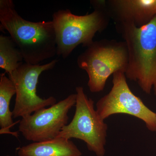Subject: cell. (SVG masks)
Returning <instances> with one entry per match:
<instances>
[{
	"instance_id": "12",
	"label": "cell",
	"mask_w": 156,
	"mask_h": 156,
	"mask_svg": "<svg viewBox=\"0 0 156 156\" xmlns=\"http://www.w3.org/2000/svg\"><path fill=\"white\" fill-rule=\"evenodd\" d=\"M22 52L10 36L0 35V68L9 76L23 63Z\"/></svg>"
},
{
	"instance_id": "3",
	"label": "cell",
	"mask_w": 156,
	"mask_h": 156,
	"mask_svg": "<svg viewBox=\"0 0 156 156\" xmlns=\"http://www.w3.org/2000/svg\"><path fill=\"white\" fill-rule=\"evenodd\" d=\"M90 3L94 11L86 15H76L68 9L53 13L56 55L66 58L79 45L87 48L94 42L95 35L108 26L111 19L105 8L104 0H92Z\"/></svg>"
},
{
	"instance_id": "11",
	"label": "cell",
	"mask_w": 156,
	"mask_h": 156,
	"mask_svg": "<svg viewBox=\"0 0 156 156\" xmlns=\"http://www.w3.org/2000/svg\"><path fill=\"white\" fill-rule=\"evenodd\" d=\"M16 95V89L13 82L5 75L0 76V134H11L18 137L17 132H12L11 128L15 125L13 121V112L10 110V102Z\"/></svg>"
},
{
	"instance_id": "7",
	"label": "cell",
	"mask_w": 156,
	"mask_h": 156,
	"mask_svg": "<svg viewBox=\"0 0 156 156\" xmlns=\"http://www.w3.org/2000/svg\"><path fill=\"white\" fill-rule=\"evenodd\" d=\"M58 62L53 59L44 65L23 63L9 77L16 89V98L13 111V118L27 116L46 107L56 103L53 96L42 98L37 95L39 78L42 73L53 69Z\"/></svg>"
},
{
	"instance_id": "1",
	"label": "cell",
	"mask_w": 156,
	"mask_h": 156,
	"mask_svg": "<svg viewBox=\"0 0 156 156\" xmlns=\"http://www.w3.org/2000/svg\"><path fill=\"white\" fill-rule=\"evenodd\" d=\"M0 28L9 33L26 63L40 65L57 54L52 20L32 22L24 19L12 0L0 1Z\"/></svg>"
},
{
	"instance_id": "5",
	"label": "cell",
	"mask_w": 156,
	"mask_h": 156,
	"mask_svg": "<svg viewBox=\"0 0 156 156\" xmlns=\"http://www.w3.org/2000/svg\"><path fill=\"white\" fill-rule=\"evenodd\" d=\"M76 91V101L73 118L57 137L81 140L86 144L89 150L97 156H104L107 125L98 113L94 108V101L88 97L83 88L77 87Z\"/></svg>"
},
{
	"instance_id": "4",
	"label": "cell",
	"mask_w": 156,
	"mask_h": 156,
	"mask_svg": "<svg viewBox=\"0 0 156 156\" xmlns=\"http://www.w3.org/2000/svg\"><path fill=\"white\" fill-rule=\"evenodd\" d=\"M128 53L124 41L102 39L94 41L77 58L79 68L87 72L90 92L103 91L108 79L118 71L126 73Z\"/></svg>"
},
{
	"instance_id": "2",
	"label": "cell",
	"mask_w": 156,
	"mask_h": 156,
	"mask_svg": "<svg viewBox=\"0 0 156 156\" xmlns=\"http://www.w3.org/2000/svg\"><path fill=\"white\" fill-rule=\"evenodd\" d=\"M115 27L128 48L126 78L146 94L153 90L156 96V15L141 27L126 23H115Z\"/></svg>"
},
{
	"instance_id": "10",
	"label": "cell",
	"mask_w": 156,
	"mask_h": 156,
	"mask_svg": "<svg viewBox=\"0 0 156 156\" xmlns=\"http://www.w3.org/2000/svg\"><path fill=\"white\" fill-rule=\"evenodd\" d=\"M19 156H81L82 153L70 139L63 137L33 142L17 149Z\"/></svg>"
},
{
	"instance_id": "8",
	"label": "cell",
	"mask_w": 156,
	"mask_h": 156,
	"mask_svg": "<svg viewBox=\"0 0 156 156\" xmlns=\"http://www.w3.org/2000/svg\"><path fill=\"white\" fill-rule=\"evenodd\" d=\"M76 94H71L48 108L22 118L18 131L27 140L42 142L56 138L68 124V113L75 106Z\"/></svg>"
},
{
	"instance_id": "9",
	"label": "cell",
	"mask_w": 156,
	"mask_h": 156,
	"mask_svg": "<svg viewBox=\"0 0 156 156\" xmlns=\"http://www.w3.org/2000/svg\"><path fill=\"white\" fill-rule=\"evenodd\" d=\"M105 8L115 23L140 27L156 15V0H104Z\"/></svg>"
},
{
	"instance_id": "6",
	"label": "cell",
	"mask_w": 156,
	"mask_h": 156,
	"mask_svg": "<svg viewBox=\"0 0 156 156\" xmlns=\"http://www.w3.org/2000/svg\"><path fill=\"white\" fill-rule=\"evenodd\" d=\"M110 91L96 104L98 113L103 120L115 114L130 115L142 120L149 131H156V113L147 107L140 98L131 91L125 73L113 74Z\"/></svg>"
}]
</instances>
